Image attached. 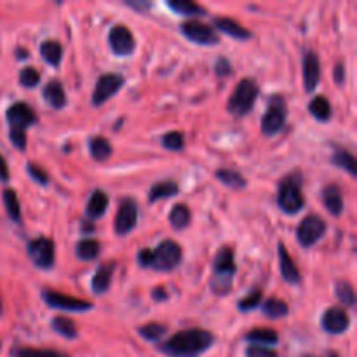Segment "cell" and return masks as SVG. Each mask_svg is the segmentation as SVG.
<instances>
[{
  "label": "cell",
  "mask_w": 357,
  "mask_h": 357,
  "mask_svg": "<svg viewBox=\"0 0 357 357\" xmlns=\"http://www.w3.org/2000/svg\"><path fill=\"white\" fill-rule=\"evenodd\" d=\"M333 77H335V82H337L338 86H342V84L345 82V66L342 65V63H338V65L335 66Z\"/></svg>",
  "instance_id": "obj_46"
},
{
  "label": "cell",
  "mask_w": 357,
  "mask_h": 357,
  "mask_svg": "<svg viewBox=\"0 0 357 357\" xmlns=\"http://www.w3.org/2000/svg\"><path fill=\"white\" fill-rule=\"evenodd\" d=\"M215 344V335L202 328L178 331L159 345V351L169 357H199Z\"/></svg>",
  "instance_id": "obj_1"
},
{
  "label": "cell",
  "mask_w": 357,
  "mask_h": 357,
  "mask_svg": "<svg viewBox=\"0 0 357 357\" xmlns=\"http://www.w3.org/2000/svg\"><path fill=\"white\" fill-rule=\"evenodd\" d=\"M246 357H278V352L261 347V345H251V347H248Z\"/></svg>",
  "instance_id": "obj_43"
},
{
  "label": "cell",
  "mask_w": 357,
  "mask_h": 357,
  "mask_svg": "<svg viewBox=\"0 0 357 357\" xmlns=\"http://www.w3.org/2000/svg\"><path fill=\"white\" fill-rule=\"evenodd\" d=\"M278 251H279V268H281V275L286 282L289 284H298L302 275H300L298 267L293 261L291 255L288 253V250L284 248V244L279 243L278 244Z\"/></svg>",
  "instance_id": "obj_17"
},
{
  "label": "cell",
  "mask_w": 357,
  "mask_h": 357,
  "mask_svg": "<svg viewBox=\"0 0 357 357\" xmlns=\"http://www.w3.org/2000/svg\"><path fill=\"white\" fill-rule=\"evenodd\" d=\"M17 58H20V59H26L28 58V51H26V49H23V51H21V49H20V51H17Z\"/></svg>",
  "instance_id": "obj_50"
},
{
  "label": "cell",
  "mask_w": 357,
  "mask_h": 357,
  "mask_svg": "<svg viewBox=\"0 0 357 357\" xmlns=\"http://www.w3.org/2000/svg\"><path fill=\"white\" fill-rule=\"evenodd\" d=\"M321 324H323L324 331H328V333L340 335L351 328V317H349L347 310L344 307H330L323 314Z\"/></svg>",
  "instance_id": "obj_15"
},
{
  "label": "cell",
  "mask_w": 357,
  "mask_h": 357,
  "mask_svg": "<svg viewBox=\"0 0 357 357\" xmlns=\"http://www.w3.org/2000/svg\"><path fill=\"white\" fill-rule=\"evenodd\" d=\"M167 291L164 288H155L153 289V293H152V298L155 300V302H162V300H167Z\"/></svg>",
  "instance_id": "obj_48"
},
{
  "label": "cell",
  "mask_w": 357,
  "mask_h": 357,
  "mask_svg": "<svg viewBox=\"0 0 357 357\" xmlns=\"http://www.w3.org/2000/svg\"><path fill=\"white\" fill-rule=\"evenodd\" d=\"M52 330H54L58 335H61V337L70 338V340L77 338L75 323L65 316H56L54 319H52Z\"/></svg>",
  "instance_id": "obj_36"
},
{
  "label": "cell",
  "mask_w": 357,
  "mask_h": 357,
  "mask_svg": "<svg viewBox=\"0 0 357 357\" xmlns=\"http://www.w3.org/2000/svg\"><path fill=\"white\" fill-rule=\"evenodd\" d=\"M261 298H264V293H261L260 289H257V291L251 293L250 296H246V298L241 300V302L237 303V307H239L241 312H250V310H255L260 307Z\"/></svg>",
  "instance_id": "obj_41"
},
{
  "label": "cell",
  "mask_w": 357,
  "mask_h": 357,
  "mask_svg": "<svg viewBox=\"0 0 357 357\" xmlns=\"http://www.w3.org/2000/svg\"><path fill=\"white\" fill-rule=\"evenodd\" d=\"M28 257L33 261L35 267L38 268H52L56 257V248L52 239L49 237H37V239L28 243Z\"/></svg>",
  "instance_id": "obj_9"
},
{
  "label": "cell",
  "mask_w": 357,
  "mask_h": 357,
  "mask_svg": "<svg viewBox=\"0 0 357 357\" xmlns=\"http://www.w3.org/2000/svg\"><path fill=\"white\" fill-rule=\"evenodd\" d=\"M40 54L45 63L51 66H59L63 58V47L58 40H45L40 45Z\"/></svg>",
  "instance_id": "obj_26"
},
{
  "label": "cell",
  "mask_w": 357,
  "mask_h": 357,
  "mask_svg": "<svg viewBox=\"0 0 357 357\" xmlns=\"http://www.w3.org/2000/svg\"><path fill=\"white\" fill-rule=\"evenodd\" d=\"M331 162H333L337 167H340V169H345L349 174H352V176H356L357 174L356 159L349 150H337L333 159H331Z\"/></svg>",
  "instance_id": "obj_37"
},
{
  "label": "cell",
  "mask_w": 357,
  "mask_h": 357,
  "mask_svg": "<svg viewBox=\"0 0 357 357\" xmlns=\"http://www.w3.org/2000/svg\"><path fill=\"white\" fill-rule=\"evenodd\" d=\"M323 204L326 211L333 216H340L344 213V197L337 185H328L323 190Z\"/></svg>",
  "instance_id": "obj_20"
},
{
  "label": "cell",
  "mask_w": 357,
  "mask_h": 357,
  "mask_svg": "<svg viewBox=\"0 0 357 357\" xmlns=\"http://www.w3.org/2000/svg\"><path fill=\"white\" fill-rule=\"evenodd\" d=\"M261 310H264L265 316L271 317V319H281V317L288 316L289 314L288 303L282 302V300L279 298H268L267 302L261 305Z\"/></svg>",
  "instance_id": "obj_34"
},
{
  "label": "cell",
  "mask_w": 357,
  "mask_h": 357,
  "mask_svg": "<svg viewBox=\"0 0 357 357\" xmlns=\"http://www.w3.org/2000/svg\"><path fill=\"white\" fill-rule=\"evenodd\" d=\"M89 153L94 160L103 162L112 155V145L103 136H94L89 139Z\"/></svg>",
  "instance_id": "obj_25"
},
{
  "label": "cell",
  "mask_w": 357,
  "mask_h": 357,
  "mask_svg": "<svg viewBox=\"0 0 357 357\" xmlns=\"http://www.w3.org/2000/svg\"><path fill=\"white\" fill-rule=\"evenodd\" d=\"M236 255L232 248H222L216 253L213 261V279L211 288L215 295H229L234 284V275H236Z\"/></svg>",
  "instance_id": "obj_3"
},
{
  "label": "cell",
  "mask_w": 357,
  "mask_h": 357,
  "mask_svg": "<svg viewBox=\"0 0 357 357\" xmlns=\"http://www.w3.org/2000/svg\"><path fill=\"white\" fill-rule=\"evenodd\" d=\"M10 357H70L63 352L52 351V349H33V347H14L10 351Z\"/></svg>",
  "instance_id": "obj_31"
},
{
  "label": "cell",
  "mask_w": 357,
  "mask_h": 357,
  "mask_svg": "<svg viewBox=\"0 0 357 357\" xmlns=\"http://www.w3.org/2000/svg\"><path fill=\"white\" fill-rule=\"evenodd\" d=\"M335 293H337V298L340 300L344 307H349V309H351V307L356 305V293L349 281L340 279V281L337 282V286H335Z\"/></svg>",
  "instance_id": "obj_35"
},
{
  "label": "cell",
  "mask_w": 357,
  "mask_h": 357,
  "mask_svg": "<svg viewBox=\"0 0 357 357\" xmlns=\"http://www.w3.org/2000/svg\"><path fill=\"white\" fill-rule=\"evenodd\" d=\"M278 204L286 215H296L302 211L305 206V199H303L302 188H300L298 174H289L279 183Z\"/></svg>",
  "instance_id": "obj_5"
},
{
  "label": "cell",
  "mask_w": 357,
  "mask_h": 357,
  "mask_svg": "<svg viewBox=\"0 0 357 357\" xmlns=\"http://www.w3.org/2000/svg\"><path fill=\"white\" fill-rule=\"evenodd\" d=\"M26 171H28V174L31 176V180L37 181V183H40V185H47L49 176L40 166H37V164H33V162H28Z\"/></svg>",
  "instance_id": "obj_42"
},
{
  "label": "cell",
  "mask_w": 357,
  "mask_h": 357,
  "mask_svg": "<svg viewBox=\"0 0 357 357\" xmlns=\"http://www.w3.org/2000/svg\"><path fill=\"white\" fill-rule=\"evenodd\" d=\"M42 94H44L45 103H47L49 107L54 108V110H59V108H63L66 105V94L59 80H49V82L45 84Z\"/></svg>",
  "instance_id": "obj_19"
},
{
  "label": "cell",
  "mask_w": 357,
  "mask_h": 357,
  "mask_svg": "<svg viewBox=\"0 0 357 357\" xmlns=\"http://www.w3.org/2000/svg\"><path fill=\"white\" fill-rule=\"evenodd\" d=\"M42 298L52 309L59 310H70V312H87L93 309V303L82 298H73V296L63 295V293L52 291V289H44L42 291Z\"/></svg>",
  "instance_id": "obj_10"
},
{
  "label": "cell",
  "mask_w": 357,
  "mask_h": 357,
  "mask_svg": "<svg viewBox=\"0 0 357 357\" xmlns=\"http://www.w3.org/2000/svg\"><path fill=\"white\" fill-rule=\"evenodd\" d=\"M215 70H216V75H218V77H227L230 73V70H232V66H230L229 59L220 58L218 61H216Z\"/></svg>",
  "instance_id": "obj_44"
},
{
  "label": "cell",
  "mask_w": 357,
  "mask_h": 357,
  "mask_svg": "<svg viewBox=\"0 0 357 357\" xmlns=\"http://www.w3.org/2000/svg\"><path fill=\"white\" fill-rule=\"evenodd\" d=\"M75 253L80 260L91 261L100 255V243L96 239H82L75 246Z\"/></svg>",
  "instance_id": "obj_33"
},
{
  "label": "cell",
  "mask_w": 357,
  "mask_h": 357,
  "mask_svg": "<svg viewBox=\"0 0 357 357\" xmlns=\"http://www.w3.org/2000/svg\"><path fill=\"white\" fill-rule=\"evenodd\" d=\"M138 333H139V337L145 338V340L159 342L160 338L167 333V328L164 326V324H159V323H149V324H145V326L139 328Z\"/></svg>",
  "instance_id": "obj_38"
},
{
  "label": "cell",
  "mask_w": 357,
  "mask_h": 357,
  "mask_svg": "<svg viewBox=\"0 0 357 357\" xmlns=\"http://www.w3.org/2000/svg\"><path fill=\"white\" fill-rule=\"evenodd\" d=\"M326 357H338L337 352H330V354H326Z\"/></svg>",
  "instance_id": "obj_51"
},
{
  "label": "cell",
  "mask_w": 357,
  "mask_h": 357,
  "mask_svg": "<svg viewBox=\"0 0 357 357\" xmlns=\"http://www.w3.org/2000/svg\"><path fill=\"white\" fill-rule=\"evenodd\" d=\"M286 103L281 96H272L267 112L261 119V132L265 136H274L284 128Z\"/></svg>",
  "instance_id": "obj_8"
},
{
  "label": "cell",
  "mask_w": 357,
  "mask_h": 357,
  "mask_svg": "<svg viewBox=\"0 0 357 357\" xmlns=\"http://www.w3.org/2000/svg\"><path fill=\"white\" fill-rule=\"evenodd\" d=\"M108 45H110L112 52L117 56H129L136 49L135 37H132V33L126 24L112 26L110 33H108Z\"/></svg>",
  "instance_id": "obj_14"
},
{
  "label": "cell",
  "mask_w": 357,
  "mask_h": 357,
  "mask_svg": "<svg viewBox=\"0 0 357 357\" xmlns=\"http://www.w3.org/2000/svg\"><path fill=\"white\" fill-rule=\"evenodd\" d=\"M160 143H162V146L166 150H171V152H180V150H183L185 146V136L181 131H171L162 136Z\"/></svg>",
  "instance_id": "obj_39"
},
{
  "label": "cell",
  "mask_w": 357,
  "mask_h": 357,
  "mask_svg": "<svg viewBox=\"0 0 357 357\" xmlns=\"http://www.w3.org/2000/svg\"><path fill=\"white\" fill-rule=\"evenodd\" d=\"M321 80V61L316 52L309 51L303 56V84L307 93H312Z\"/></svg>",
  "instance_id": "obj_16"
},
{
  "label": "cell",
  "mask_w": 357,
  "mask_h": 357,
  "mask_svg": "<svg viewBox=\"0 0 357 357\" xmlns=\"http://www.w3.org/2000/svg\"><path fill=\"white\" fill-rule=\"evenodd\" d=\"M180 187L174 183L173 180H166V181H159V183L153 185L149 192V202H157L160 199H169L173 195L178 194Z\"/></svg>",
  "instance_id": "obj_23"
},
{
  "label": "cell",
  "mask_w": 357,
  "mask_h": 357,
  "mask_svg": "<svg viewBox=\"0 0 357 357\" xmlns=\"http://www.w3.org/2000/svg\"><path fill=\"white\" fill-rule=\"evenodd\" d=\"M326 222L317 215H309L300 222L298 229H296V241L302 248L309 250L314 244L319 243L321 237L326 234Z\"/></svg>",
  "instance_id": "obj_7"
},
{
  "label": "cell",
  "mask_w": 357,
  "mask_h": 357,
  "mask_svg": "<svg viewBox=\"0 0 357 357\" xmlns=\"http://www.w3.org/2000/svg\"><path fill=\"white\" fill-rule=\"evenodd\" d=\"M6 117L10 126L9 136L13 145L17 150H26V129L38 121L33 108L24 101H17L7 108Z\"/></svg>",
  "instance_id": "obj_2"
},
{
  "label": "cell",
  "mask_w": 357,
  "mask_h": 357,
  "mask_svg": "<svg viewBox=\"0 0 357 357\" xmlns=\"http://www.w3.org/2000/svg\"><path fill=\"white\" fill-rule=\"evenodd\" d=\"M3 199V206H6V211L7 216L13 220L14 223H20L21 222V206L20 201H17V195L13 188H6L2 194Z\"/></svg>",
  "instance_id": "obj_30"
},
{
  "label": "cell",
  "mask_w": 357,
  "mask_h": 357,
  "mask_svg": "<svg viewBox=\"0 0 357 357\" xmlns=\"http://www.w3.org/2000/svg\"><path fill=\"white\" fill-rule=\"evenodd\" d=\"M9 167H7L6 159H3L2 153H0V181H9Z\"/></svg>",
  "instance_id": "obj_47"
},
{
  "label": "cell",
  "mask_w": 357,
  "mask_h": 357,
  "mask_svg": "<svg viewBox=\"0 0 357 357\" xmlns=\"http://www.w3.org/2000/svg\"><path fill=\"white\" fill-rule=\"evenodd\" d=\"M138 222V206L131 197L122 199L119 204L117 215H115V234L117 236H128Z\"/></svg>",
  "instance_id": "obj_13"
},
{
  "label": "cell",
  "mask_w": 357,
  "mask_h": 357,
  "mask_svg": "<svg viewBox=\"0 0 357 357\" xmlns=\"http://www.w3.org/2000/svg\"><path fill=\"white\" fill-rule=\"evenodd\" d=\"M258 98V86L253 79H243L234 93L230 94L229 103H227V110L236 117H244L251 112L255 107Z\"/></svg>",
  "instance_id": "obj_4"
},
{
  "label": "cell",
  "mask_w": 357,
  "mask_h": 357,
  "mask_svg": "<svg viewBox=\"0 0 357 357\" xmlns=\"http://www.w3.org/2000/svg\"><path fill=\"white\" fill-rule=\"evenodd\" d=\"M38 82H40V73L33 68V66H24L20 72V84L23 87H37Z\"/></svg>",
  "instance_id": "obj_40"
},
{
  "label": "cell",
  "mask_w": 357,
  "mask_h": 357,
  "mask_svg": "<svg viewBox=\"0 0 357 357\" xmlns=\"http://www.w3.org/2000/svg\"><path fill=\"white\" fill-rule=\"evenodd\" d=\"M181 33H183L188 40H192L194 44L199 45H216L220 42V37L215 31V28L195 20L185 21V23L181 24Z\"/></svg>",
  "instance_id": "obj_11"
},
{
  "label": "cell",
  "mask_w": 357,
  "mask_h": 357,
  "mask_svg": "<svg viewBox=\"0 0 357 357\" xmlns=\"http://www.w3.org/2000/svg\"><path fill=\"white\" fill-rule=\"evenodd\" d=\"M114 271H115L114 261L100 265V268L96 271V274L93 275V281H91V289H93L96 295H103V293L110 288Z\"/></svg>",
  "instance_id": "obj_21"
},
{
  "label": "cell",
  "mask_w": 357,
  "mask_h": 357,
  "mask_svg": "<svg viewBox=\"0 0 357 357\" xmlns=\"http://www.w3.org/2000/svg\"><path fill=\"white\" fill-rule=\"evenodd\" d=\"M246 340L251 342L253 345H275L279 342V335L275 333L271 328H257V330H251L250 333H246Z\"/></svg>",
  "instance_id": "obj_24"
},
{
  "label": "cell",
  "mask_w": 357,
  "mask_h": 357,
  "mask_svg": "<svg viewBox=\"0 0 357 357\" xmlns=\"http://www.w3.org/2000/svg\"><path fill=\"white\" fill-rule=\"evenodd\" d=\"M126 6L132 7V9H138V10H146L150 7V3H146V2H126Z\"/></svg>",
  "instance_id": "obj_49"
},
{
  "label": "cell",
  "mask_w": 357,
  "mask_h": 357,
  "mask_svg": "<svg viewBox=\"0 0 357 357\" xmlns=\"http://www.w3.org/2000/svg\"><path fill=\"white\" fill-rule=\"evenodd\" d=\"M190 218H192L190 209H188V206L185 204L173 206V209H171L169 213V223L176 230L187 229V227L190 225Z\"/></svg>",
  "instance_id": "obj_28"
},
{
  "label": "cell",
  "mask_w": 357,
  "mask_h": 357,
  "mask_svg": "<svg viewBox=\"0 0 357 357\" xmlns=\"http://www.w3.org/2000/svg\"><path fill=\"white\" fill-rule=\"evenodd\" d=\"M108 208V195L103 190H94L87 201L86 213L91 220H98L105 215Z\"/></svg>",
  "instance_id": "obj_22"
},
{
  "label": "cell",
  "mask_w": 357,
  "mask_h": 357,
  "mask_svg": "<svg viewBox=\"0 0 357 357\" xmlns=\"http://www.w3.org/2000/svg\"><path fill=\"white\" fill-rule=\"evenodd\" d=\"M167 6L178 14H183V16H202L206 14L204 7H201L199 3L190 2V0H171Z\"/></svg>",
  "instance_id": "obj_32"
},
{
  "label": "cell",
  "mask_w": 357,
  "mask_h": 357,
  "mask_svg": "<svg viewBox=\"0 0 357 357\" xmlns=\"http://www.w3.org/2000/svg\"><path fill=\"white\" fill-rule=\"evenodd\" d=\"M138 264L142 265V267L150 268V264H152V250L145 248V250L139 251V253H138Z\"/></svg>",
  "instance_id": "obj_45"
},
{
  "label": "cell",
  "mask_w": 357,
  "mask_h": 357,
  "mask_svg": "<svg viewBox=\"0 0 357 357\" xmlns=\"http://www.w3.org/2000/svg\"><path fill=\"white\" fill-rule=\"evenodd\" d=\"M303 357H314V356H310V354H307V356H303Z\"/></svg>",
  "instance_id": "obj_53"
},
{
  "label": "cell",
  "mask_w": 357,
  "mask_h": 357,
  "mask_svg": "<svg viewBox=\"0 0 357 357\" xmlns=\"http://www.w3.org/2000/svg\"><path fill=\"white\" fill-rule=\"evenodd\" d=\"M122 86H124V79L121 75H117V73H105V75H101L98 79L91 101H93L94 107H101L114 94H117Z\"/></svg>",
  "instance_id": "obj_12"
},
{
  "label": "cell",
  "mask_w": 357,
  "mask_h": 357,
  "mask_svg": "<svg viewBox=\"0 0 357 357\" xmlns=\"http://www.w3.org/2000/svg\"><path fill=\"white\" fill-rule=\"evenodd\" d=\"M0 316H2V296H0Z\"/></svg>",
  "instance_id": "obj_52"
},
{
  "label": "cell",
  "mask_w": 357,
  "mask_h": 357,
  "mask_svg": "<svg viewBox=\"0 0 357 357\" xmlns=\"http://www.w3.org/2000/svg\"><path fill=\"white\" fill-rule=\"evenodd\" d=\"M0 347H2V344H0Z\"/></svg>",
  "instance_id": "obj_54"
},
{
  "label": "cell",
  "mask_w": 357,
  "mask_h": 357,
  "mask_svg": "<svg viewBox=\"0 0 357 357\" xmlns=\"http://www.w3.org/2000/svg\"><path fill=\"white\" fill-rule=\"evenodd\" d=\"M309 112L314 119L326 122L331 119V103L324 96H316L309 103Z\"/></svg>",
  "instance_id": "obj_27"
},
{
  "label": "cell",
  "mask_w": 357,
  "mask_h": 357,
  "mask_svg": "<svg viewBox=\"0 0 357 357\" xmlns=\"http://www.w3.org/2000/svg\"><path fill=\"white\" fill-rule=\"evenodd\" d=\"M216 178L222 181L225 187L234 188V190H241V188L246 187L248 181L244 180L243 174L239 171H234V169H218L216 171Z\"/></svg>",
  "instance_id": "obj_29"
},
{
  "label": "cell",
  "mask_w": 357,
  "mask_h": 357,
  "mask_svg": "<svg viewBox=\"0 0 357 357\" xmlns=\"http://www.w3.org/2000/svg\"><path fill=\"white\" fill-rule=\"evenodd\" d=\"M213 24H215L220 31L237 38V40H248V38L253 37V33H251L248 28H244L243 24H239L236 20H232V17H215V20H213Z\"/></svg>",
  "instance_id": "obj_18"
},
{
  "label": "cell",
  "mask_w": 357,
  "mask_h": 357,
  "mask_svg": "<svg viewBox=\"0 0 357 357\" xmlns=\"http://www.w3.org/2000/svg\"><path fill=\"white\" fill-rule=\"evenodd\" d=\"M181 258H183V251H181L180 244L174 241H162L157 250H152L150 268L159 272H171L181 264Z\"/></svg>",
  "instance_id": "obj_6"
}]
</instances>
